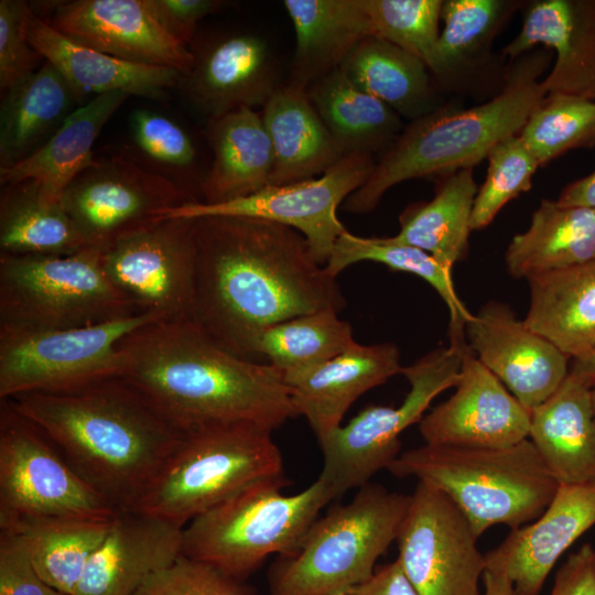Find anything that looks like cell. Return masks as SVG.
<instances>
[{"mask_svg": "<svg viewBox=\"0 0 595 595\" xmlns=\"http://www.w3.org/2000/svg\"><path fill=\"white\" fill-rule=\"evenodd\" d=\"M194 237L191 321L239 358L253 361L258 337L274 324L346 306L336 277L293 228L260 218L206 216L194 219Z\"/></svg>", "mask_w": 595, "mask_h": 595, "instance_id": "obj_1", "label": "cell"}, {"mask_svg": "<svg viewBox=\"0 0 595 595\" xmlns=\"http://www.w3.org/2000/svg\"><path fill=\"white\" fill-rule=\"evenodd\" d=\"M119 348L120 377L182 433L232 422L273 431L298 415L275 368L223 349L191 320L143 325Z\"/></svg>", "mask_w": 595, "mask_h": 595, "instance_id": "obj_2", "label": "cell"}, {"mask_svg": "<svg viewBox=\"0 0 595 595\" xmlns=\"http://www.w3.org/2000/svg\"><path fill=\"white\" fill-rule=\"evenodd\" d=\"M7 400L118 512L136 507L184 435L121 377Z\"/></svg>", "mask_w": 595, "mask_h": 595, "instance_id": "obj_3", "label": "cell"}, {"mask_svg": "<svg viewBox=\"0 0 595 595\" xmlns=\"http://www.w3.org/2000/svg\"><path fill=\"white\" fill-rule=\"evenodd\" d=\"M551 56L550 50L537 47L511 61L501 89L487 101L470 108L445 102L409 121L367 181L345 201V210L369 213L401 182L439 178L487 159L499 142L521 131L547 97L542 75Z\"/></svg>", "mask_w": 595, "mask_h": 595, "instance_id": "obj_4", "label": "cell"}, {"mask_svg": "<svg viewBox=\"0 0 595 595\" xmlns=\"http://www.w3.org/2000/svg\"><path fill=\"white\" fill-rule=\"evenodd\" d=\"M388 470L442 491L478 537L493 526L516 529L533 521L560 485L529 439L502 447L424 443L399 454Z\"/></svg>", "mask_w": 595, "mask_h": 595, "instance_id": "obj_5", "label": "cell"}, {"mask_svg": "<svg viewBox=\"0 0 595 595\" xmlns=\"http://www.w3.org/2000/svg\"><path fill=\"white\" fill-rule=\"evenodd\" d=\"M284 476L256 482L183 528L182 554L242 581L273 553L294 555L320 510L336 497L321 476L296 495Z\"/></svg>", "mask_w": 595, "mask_h": 595, "instance_id": "obj_6", "label": "cell"}, {"mask_svg": "<svg viewBox=\"0 0 595 595\" xmlns=\"http://www.w3.org/2000/svg\"><path fill=\"white\" fill-rule=\"evenodd\" d=\"M409 504L410 495L361 486L348 504L315 520L294 555L282 556L271 573L270 595H349L372 577Z\"/></svg>", "mask_w": 595, "mask_h": 595, "instance_id": "obj_7", "label": "cell"}, {"mask_svg": "<svg viewBox=\"0 0 595 595\" xmlns=\"http://www.w3.org/2000/svg\"><path fill=\"white\" fill-rule=\"evenodd\" d=\"M272 430L253 422L203 426L184 433L178 446L131 510L181 528L242 488L283 475Z\"/></svg>", "mask_w": 595, "mask_h": 595, "instance_id": "obj_8", "label": "cell"}, {"mask_svg": "<svg viewBox=\"0 0 595 595\" xmlns=\"http://www.w3.org/2000/svg\"><path fill=\"white\" fill-rule=\"evenodd\" d=\"M101 250L75 253H0V325L72 328L140 314L111 284Z\"/></svg>", "mask_w": 595, "mask_h": 595, "instance_id": "obj_9", "label": "cell"}, {"mask_svg": "<svg viewBox=\"0 0 595 595\" xmlns=\"http://www.w3.org/2000/svg\"><path fill=\"white\" fill-rule=\"evenodd\" d=\"M156 321L163 320L137 314L72 328L0 325V400L34 392L67 393L120 377V340Z\"/></svg>", "mask_w": 595, "mask_h": 595, "instance_id": "obj_10", "label": "cell"}, {"mask_svg": "<svg viewBox=\"0 0 595 595\" xmlns=\"http://www.w3.org/2000/svg\"><path fill=\"white\" fill-rule=\"evenodd\" d=\"M450 346L436 348L414 364L402 367L410 390L398 407L369 405L320 439L323 454L321 477L336 496L360 488L398 457L400 434L420 422L424 412L444 390L455 387L462 367L465 332H448Z\"/></svg>", "mask_w": 595, "mask_h": 595, "instance_id": "obj_11", "label": "cell"}, {"mask_svg": "<svg viewBox=\"0 0 595 595\" xmlns=\"http://www.w3.org/2000/svg\"><path fill=\"white\" fill-rule=\"evenodd\" d=\"M118 511L8 400L0 403V520L21 517L112 519Z\"/></svg>", "mask_w": 595, "mask_h": 595, "instance_id": "obj_12", "label": "cell"}, {"mask_svg": "<svg viewBox=\"0 0 595 595\" xmlns=\"http://www.w3.org/2000/svg\"><path fill=\"white\" fill-rule=\"evenodd\" d=\"M375 164L371 154L351 153L320 177L283 185L269 184L251 195L224 203L186 201L163 212L158 220L206 216L270 220L299 231L315 260L325 266L337 239L347 231L337 217V208L367 181Z\"/></svg>", "mask_w": 595, "mask_h": 595, "instance_id": "obj_13", "label": "cell"}, {"mask_svg": "<svg viewBox=\"0 0 595 595\" xmlns=\"http://www.w3.org/2000/svg\"><path fill=\"white\" fill-rule=\"evenodd\" d=\"M195 256L194 219L167 218L112 241L101 250L100 263L138 313L191 320Z\"/></svg>", "mask_w": 595, "mask_h": 595, "instance_id": "obj_14", "label": "cell"}, {"mask_svg": "<svg viewBox=\"0 0 595 595\" xmlns=\"http://www.w3.org/2000/svg\"><path fill=\"white\" fill-rule=\"evenodd\" d=\"M478 538L447 496L418 482L396 539L397 561L419 595H483Z\"/></svg>", "mask_w": 595, "mask_h": 595, "instance_id": "obj_15", "label": "cell"}, {"mask_svg": "<svg viewBox=\"0 0 595 595\" xmlns=\"http://www.w3.org/2000/svg\"><path fill=\"white\" fill-rule=\"evenodd\" d=\"M184 202L172 180L122 155L97 160L68 184L61 197L87 247L100 250L158 221L163 212Z\"/></svg>", "mask_w": 595, "mask_h": 595, "instance_id": "obj_16", "label": "cell"}, {"mask_svg": "<svg viewBox=\"0 0 595 595\" xmlns=\"http://www.w3.org/2000/svg\"><path fill=\"white\" fill-rule=\"evenodd\" d=\"M477 359L529 411L545 401L567 377V355L517 318L507 304L490 301L465 324Z\"/></svg>", "mask_w": 595, "mask_h": 595, "instance_id": "obj_17", "label": "cell"}, {"mask_svg": "<svg viewBox=\"0 0 595 595\" xmlns=\"http://www.w3.org/2000/svg\"><path fill=\"white\" fill-rule=\"evenodd\" d=\"M455 388L419 422L426 444L502 447L528 439L530 411L477 359L467 342Z\"/></svg>", "mask_w": 595, "mask_h": 595, "instance_id": "obj_18", "label": "cell"}, {"mask_svg": "<svg viewBox=\"0 0 595 595\" xmlns=\"http://www.w3.org/2000/svg\"><path fill=\"white\" fill-rule=\"evenodd\" d=\"M47 22L67 37L127 62L183 75L194 62L191 48L163 28L149 0L57 2Z\"/></svg>", "mask_w": 595, "mask_h": 595, "instance_id": "obj_19", "label": "cell"}, {"mask_svg": "<svg viewBox=\"0 0 595 595\" xmlns=\"http://www.w3.org/2000/svg\"><path fill=\"white\" fill-rule=\"evenodd\" d=\"M194 62L177 87L208 119L263 107L281 86L268 43L250 33L218 35L191 48Z\"/></svg>", "mask_w": 595, "mask_h": 595, "instance_id": "obj_20", "label": "cell"}, {"mask_svg": "<svg viewBox=\"0 0 595 595\" xmlns=\"http://www.w3.org/2000/svg\"><path fill=\"white\" fill-rule=\"evenodd\" d=\"M595 526V482L559 488L533 521L510 529L485 554L486 570L506 575L515 595H540L552 569L565 551Z\"/></svg>", "mask_w": 595, "mask_h": 595, "instance_id": "obj_21", "label": "cell"}, {"mask_svg": "<svg viewBox=\"0 0 595 595\" xmlns=\"http://www.w3.org/2000/svg\"><path fill=\"white\" fill-rule=\"evenodd\" d=\"M522 25L504 46L511 61L537 47L554 53L543 77L547 95L595 100V0L524 1Z\"/></svg>", "mask_w": 595, "mask_h": 595, "instance_id": "obj_22", "label": "cell"}, {"mask_svg": "<svg viewBox=\"0 0 595 595\" xmlns=\"http://www.w3.org/2000/svg\"><path fill=\"white\" fill-rule=\"evenodd\" d=\"M183 528L137 510L119 511L73 595H134L182 554Z\"/></svg>", "mask_w": 595, "mask_h": 595, "instance_id": "obj_23", "label": "cell"}, {"mask_svg": "<svg viewBox=\"0 0 595 595\" xmlns=\"http://www.w3.org/2000/svg\"><path fill=\"white\" fill-rule=\"evenodd\" d=\"M25 32L31 46L51 63L83 98L85 94L122 91L162 100L182 77L177 69L137 64L85 46L40 17L29 4Z\"/></svg>", "mask_w": 595, "mask_h": 595, "instance_id": "obj_24", "label": "cell"}, {"mask_svg": "<svg viewBox=\"0 0 595 595\" xmlns=\"http://www.w3.org/2000/svg\"><path fill=\"white\" fill-rule=\"evenodd\" d=\"M523 4L518 0H443V29L431 72L440 91L475 95L479 83L490 74L497 77L493 43Z\"/></svg>", "mask_w": 595, "mask_h": 595, "instance_id": "obj_25", "label": "cell"}, {"mask_svg": "<svg viewBox=\"0 0 595 595\" xmlns=\"http://www.w3.org/2000/svg\"><path fill=\"white\" fill-rule=\"evenodd\" d=\"M401 369L394 344L360 345L355 342L290 385L296 414L306 418L320 440L340 426L356 399L401 374Z\"/></svg>", "mask_w": 595, "mask_h": 595, "instance_id": "obj_26", "label": "cell"}, {"mask_svg": "<svg viewBox=\"0 0 595 595\" xmlns=\"http://www.w3.org/2000/svg\"><path fill=\"white\" fill-rule=\"evenodd\" d=\"M528 439L559 484L595 482L592 387L569 372L560 387L530 411Z\"/></svg>", "mask_w": 595, "mask_h": 595, "instance_id": "obj_27", "label": "cell"}, {"mask_svg": "<svg viewBox=\"0 0 595 595\" xmlns=\"http://www.w3.org/2000/svg\"><path fill=\"white\" fill-rule=\"evenodd\" d=\"M295 48L289 84L306 89L340 68L351 52L371 36L361 0H284Z\"/></svg>", "mask_w": 595, "mask_h": 595, "instance_id": "obj_28", "label": "cell"}, {"mask_svg": "<svg viewBox=\"0 0 595 595\" xmlns=\"http://www.w3.org/2000/svg\"><path fill=\"white\" fill-rule=\"evenodd\" d=\"M213 150L198 202L217 204L251 195L270 184L273 151L261 112L242 107L208 119Z\"/></svg>", "mask_w": 595, "mask_h": 595, "instance_id": "obj_29", "label": "cell"}, {"mask_svg": "<svg viewBox=\"0 0 595 595\" xmlns=\"http://www.w3.org/2000/svg\"><path fill=\"white\" fill-rule=\"evenodd\" d=\"M261 117L273 151L270 184L313 178L344 158L304 88L281 85L262 107Z\"/></svg>", "mask_w": 595, "mask_h": 595, "instance_id": "obj_30", "label": "cell"}, {"mask_svg": "<svg viewBox=\"0 0 595 595\" xmlns=\"http://www.w3.org/2000/svg\"><path fill=\"white\" fill-rule=\"evenodd\" d=\"M128 97L126 93L112 91L97 95L78 107L41 149L13 166L0 167L1 185L32 180L40 185L46 202L60 203L68 184L97 162L93 145Z\"/></svg>", "mask_w": 595, "mask_h": 595, "instance_id": "obj_31", "label": "cell"}, {"mask_svg": "<svg viewBox=\"0 0 595 595\" xmlns=\"http://www.w3.org/2000/svg\"><path fill=\"white\" fill-rule=\"evenodd\" d=\"M2 95L0 167L13 166L41 149L82 99L47 61Z\"/></svg>", "mask_w": 595, "mask_h": 595, "instance_id": "obj_32", "label": "cell"}, {"mask_svg": "<svg viewBox=\"0 0 595 595\" xmlns=\"http://www.w3.org/2000/svg\"><path fill=\"white\" fill-rule=\"evenodd\" d=\"M524 323L575 359L595 350V261L528 279Z\"/></svg>", "mask_w": 595, "mask_h": 595, "instance_id": "obj_33", "label": "cell"}, {"mask_svg": "<svg viewBox=\"0 0 595 595\" xmlns=\"http://www.w3.org/2000/svg\"><path fill=\"white\" fill-rule=\"evenodd\" d=\"M505 261L510 275L527 280L595 261V209L542 199L528 229L510 240Z\"/></svg>", "mask_w": 595, "mask_h": 595, "instance_id": "obj_34", "label": "cell"}, {"mask_svg": "<svg viewBox=\"0 0 595 595\" xmlns=\"http://www.w3.org/2000/svg\"><path fill=\"white\" fill-rule=\"evenodd\" d=\"M340 68L357 87L409 121L445 104L428 66L385 40L366 37Z\"/></svg>", "mask_w": 595, "mask_h": 595, "instance_id": "obj_35", "label": "cell"}, {"mask_svg": "<svg viewBox=\"0 0 595 595\" xmlns=\"http://www.w3.org/2000/svg\"><path fill=\"white\" fill-rule=\"evenodd\" d=\"M306 93L344 156L383 153L405 126L393 109L357 87L342 68L313 83Z\"/></svg>", "mask_w": 595, "mask_h": 595, "instance_id": "obj_36", "label": "cell"}, {"mask_svg": "<svg viewBox=\"0 0 595 595\" xmlns=\"http://www.w3.org/2000/svg\"><path fill=\"white\" fill-rule=\"evenodd\" d=\"M477 191L473 169L439 177L433 198L408 206L399 216V232L390 238L420 248L452 269L468 252Z\"/></svg>", "mask_w": 595, "mask_h": 595, "instance_id": "obj_37", "label": "cell"}, {"mask_svg": "<svg viewBox=\"0 0 595 595\" xmlns=\"http://www.w3.org/2000/svg\"><path fill=\"white\" fill-rule=\"evenodd\" d=\"M113 518L21 517L0 520V529L23 540L37 573L48 585L73 595Z\"/></svg>", "mask_w": 595, "mask_h": 595, "instance_id": "obj_38", "label": "cell"}, {"mask_svg": "<svg viewBox=\"0 0 595 595\" xmlns=\"http://www.w3.org/2000/svg\"><path fill=\"white\" fill-rule=\"evenodd\" d=\"M86 247L61 202H46L35 181L2 187L0 253L65 256Z\"/></svg>", "mask_w": 595, "mask_h": 595, "instance_id": "obj_39", "label": "cell"}, {"mask_svg": "<svg viewBox=\"0 0 595 595\" xmlns=\"http://www.w3.org/2000/svg\"><path fill=\"white\" fill-rule=\"evenodd\" d=\"M355 343L348 322L332 309L295 316L262 332L253 361L275 368L290 386Z\"/></svg>", "mask_w": 595, "mask_h": 595, "instance_id": "obj_40", "label": "cell"}, {"mask_svg": "<svg viewBox=\"0 0 595 595\" xmlns=\"http://www.w3.org/2000/svg\"><path fill=\"white\" fill-rule=\"evenodd\" d=\"M361 261L381 263L426 281L445 302L450 311V327H465L470 318L472 313L454 289L452 269L426 251L396 242L390 237L365 238L345 231L337 239L325 268L337 277L347 267Z\"/></svg>", "mask_w": 595, "mask_h": 595, "instance_id": "obj_41", "label": "cell"}, {"mask_svg": "<svg viewBox=\"0 0 595 595\" xmlns=\"http://www.w3.org/2000/svg\"><path fill=\"white\" fill-rule=\"evenodd\" d=\"M519 136L540 166L571 150L594 148L595 100L563 94L547 95Z\"/></svg>", "mask_w": 595, "mask_h": 595, "instance_id": "obj_42", "label": "cell"}, {"mask_svg": "<svg viewBox=\"0 0 595 595\" xmlns=\"http://www.w3.org/2000/svg\"><path fill=\"white\" fill-rule=\"evenodd\" d=\"M371 36L421 60L433 71L443 0H361Z\"/></svg>", "mask_w": 595, "mask_h": 595, "instance_id": "obj_43", "label": "cell"}, {"mask_svg": "<svg viewBox=\"0 0 595 595\" xmlns=\"http://www.w3.org/2000/svg\"><path fill=\"white\" fill-rule=\"evenodd\" d=\"M487 161V175L473 205L472 230L487 227L507 203L529 192L540 166L519 133L499 142Z\"/></svg>", "mask_w": 595, "mask_h": 595, "instance_id": "obj_44", "label": "cell"}, {"mask_svg": "<svg viewBox=\"0 0 595 595\" xmlns=\"http://www.w3.org/2000/svg\"><path fill=\"white\" fill-rule=\"evenodd\" d=\"M134 595H251L241 581L184 554L141 585Z\"/></svg>", "mask_w": 595, "mask_h": 595, "instance_id": "obj_45", "label": "cell"}, {"mask_svg": "<svg viewBox=\"0 0 595 595\" xmlns=\"http://www.w3.org/2000/svg\"><path fill=\"white\" fill-rule=\"evenodd\" d=\"M29 4L20 0L0 1V88L14 87L37 68L40 54L31 46L25 32Z\"/></svg>", "mask_w": 595, "mask_h": 595, "instance_id": "obj_46", "label": "cell"}, {"mask_svg": "<svg viewBox=\"0 0 595 595\" xmlns=\"http://www.w3.org/2000/svg\"><path fill=\"white\" fill-rule=\"evenodd\" d=\"M131 126L137 145L151 159L173 167H187L194 163L196 150L192 139L170 118L138 109Z\"/></svg>", "mask_w": 595, "mask_h": 595, "instance_id": "obj_47", "label": "cell"}, {"mask_svg": "<svg viewBox=\"0 0 595 595\" xmlns=\"http://www.w3.org/2000/svg\"><path fill=\"white\" fill-rule=\"evenodd\" d=\"M0 595H66L37 573L23 540L0 529Z\"/></svg>", "mask_w": 595, "mask_h": 595, "instance_id": "obj_48", "label": "cell"}, {"mask_svg": "<svg viewBox=\"0 0 595 595\" xmlns=\"http://www.w3.org/2000/svg\"><path fill=\"white\" fill-rule=\"evenodd\" d=\"M149 2L163 28L187 46L192 42L197 22L225 4L219 0H149Z\"/></svg>", "mask_w": 595, "mask_h": 595, "instance_id": "obj_49", "label": "cell"}, {"mask_svg": "<svg viewBox=\"0 0 595 595\" xmlns=\"http://www.w3.org/2000/svg\"><path fill=\"white\" fill-rule=\"evenodd\" d=\"M550 595H595V549L585 543L558 570Z\"/></svg>", "mask_w": 595, "mask_h": 595, "instance_id": "obj_50", "label": "cell"}, {"mask_svg": "<svg viewBox=\"0 0 595 595\" xmlns=\"http://www.w3.org/2000/svg\"><path fill=\"white\" fill-rule=\"evenodd\" d=\"M349 595H419L407 578L397 559L376 567L370 580L355 587Z\"/></svg>", "mask_w": 595, "mask_h": 595, "instance_id": "obj_51", "label": "cell"}, {"mask_svg": "<svg viewBox=\"0 0 595 595\" xmlns=\"http://www.w3.org/2000/svg\"><path fill=\"white\" fill-rule=\"evenodd\" d=\"M555 201L562 206L595 209V171L566 185Z\"/></svg>", "mask_w": 595, "mask_h": 595, "instance_id": "obj_52", "label": "cell"}, {"mask_svg": "<svg viewBox=\"0 0 595 595\" xmlns=\"http://www.w3.org/2000/svg\"><path fill=\"white\" fill-rule=\"evenodd\" d=\"M483 595H515L513 585L502 573L486 570L483 576Z\"/></svg>", "mask_w": 595, "mask_h": 595, "instance_id": "obj_53", "label": "cell"}, {"mask_svg": "<svg viewBox=\"0 0 595 595\" xmlns=\"http://www.w3.org/2000/svg\"><path fill=\"white\" fill-rule=\"evenodd\" d=\"M570 374L581 378L593 388L595 386V350L573 359Z\"/></svg>", "mask_w": 595, "mask_h": 595, "instance_id": "obj_54", "label": "cell"}, {"mask_svg": "<svg viewBox=\"0 0 595 595\" xmlns=\"http://www.w3.org/2000/svg\"><path fill=\"white\" fill-rule=\"evenodd\" d=\"M592 399H593V407H594V413H595V386L592 388Z\"/></svg>", "mask_w": 595, "mask_h": 595, "instance_id": "obj_55", "label": "cell"}]
</instances>
